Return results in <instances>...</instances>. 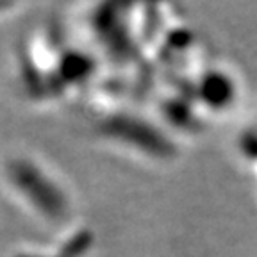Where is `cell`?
Listing matches in <instances>:
<instances>
[{"label": "cell", "instance_id": "6da1fadb", "mask_svg": "<svg viewBox=\"0 0 257 257\" xmlns=\"http://www.w3.org/2000/svg\"><path fill=\"white\" fill-rule=\"evenodd\" d=\"M4 175L15 195L47 223H63L72 214V198L57 177L27 156L6 163Z\"/></svg>", "mask_w": 257, "mask_h": 257}]
</instances>
